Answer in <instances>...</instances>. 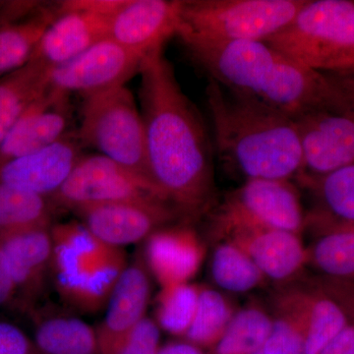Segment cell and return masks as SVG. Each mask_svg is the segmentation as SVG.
I'll return each instance as SVG.
<instances>
[{"mask_svg": "<svg viewBox=\"0 0 354 354\" xmlns=\"http://www.w3.org/2000/svg\"><path fill=\"white\" fill-rule=\"evenodd\" d=\"M109 18L95 14L57 10V17L46 28L32 58H38L51 68L66 64L109 38Z\"/></svg>", "mask_w": 354, "mask_h": 354, "instance_id": "obj_20", "label": "cell"}, {"mask_svg": "<svg viewBox=\"0 0 354 354\" xmlns=\"http://www.w3.org/2000/svg\"><path fill=\"white\" fill-rule=\"evenodd\" d=\"M143 257L150 274L165 288L190 283L201 269L206 247L189 225H165L146 239Z\"/></svg>", "mask_w": 354, "mask_h": 354, "instance_id": "obj_17", "label": "cell"}, {"mask_svg": "<svg viewBox=\"0 0 354 354\" xmlns=\"http://www.w3.org/2000/svg\"><path fill=\"white\" fill-rule=\"evenodd\" d=\"M0 354H41L36 344L20 328L0 321Z\"/></svg>", "mask_w": 354, "mask_h": 354, "instance_id": "obj_35", "label": "cell"}, {"mask_svg": "<svg viewBox=\"0 0 354 354\" xmlns=\"http://www.w3.org/2000/svg\"><path fill=\"white\" fill-rule=\"evenodd\" d=\"M51 272L60 297L68 304L91 272L113 248L99 241L82 223L51 225Z\"/></svg>", "mask_w": 354, "mask_h": 354, "instance_id": "obj_16", "label": "cell"}, {"mask_svg": "<svg viewBox=\"0 0 354 354\" xmlns=\"http://www.w3.org/2000/svg\"><path fill=\"white\" fill-rule=\"evenodd\" d=\"M308 248V265L329 278L354 279V227L324 228Z\"/></svg>", "mask_w": 354, "mask_h": 354, "instance_id": "obj_28", "label": "cell"}, {"mask_svg": "<svg viewBox=\"0 0 354 354\" xmlns=\"http://www.w3.org/2000/svg\"><path fill=\"white\" fill-rule=\"evenodd\" d=\"M349 315H351L353 317V321H351V322H354V305H353V306H351V310H349Z\"/></svg>", "mask_w": 354, "mask_h": 354, "instance_id": "obj_41", "label": "cell"}, {"mask_svg": "<svg viewBox=\"0 0 354 354\" xmlns=\"http://www.w3.org/2000/svg\"><path fill=\"white\" fill-rule=\"evenodd\" d=\"M140 101L149 174L165 201L187 218L215 194L213 149L201 114L185 95L164 50L144 58Z\"/></svg>", "mask_w": 354, "mask_h": 354, "instance_id": "obj_1", "label": "cell"}, {"mask_svg": "<svg viewBox=\"0 0 354 354\" xmlns=\"http://www.w3.org/2000/svg\"><path fill=\"white\" fill-rule=\"evenodd\" d=\"M160 330L155 320L146 317L125 335L109 354H158Z\"/></svg>", "mask_w": 354, "mask_h": 354, "instance_id": "obj_34", "label": "cell"}, {"mask_svg": "<svg viewBox=\"0 0 354 354\" xmlns=\"http://www.w3.org/2000/svg\"><path fill=\"white\" fill-rule=\"evenodd\" d=\"M57 15V6L13 17L0 11V77L21 68L32 59L46 28Z\"/></svg>", "mask_w": 354, "mask_h": 354, "instance_id": "obj_21", "label": "cell"}, {"mask_svg": "<svg viewBox=\"0 0 354 354\" xmlns=\"http://www.w3.org/2000/svg\"><path fill=\"white\" fill-rule=\"evenodd\" d=\"M51 67L32 58L21 68L0 77V144L30 106L50 86Z\"/></svg>", "mask_w": 354, "mask_h": 354, "instance_id": "obj_22", "label": "cell"}, {"mask_svg": "<svg viewBox=\"0 0 354 354\" xmlns=\"http://www.w3.org/2000/svg\"><path fill=\"white\" fill-rule=\"evenodd\" d=\"M302 153L298 178L325 176L354 165V113L321 109L293 118Z\"/></svg>", "mask_w": 354, "mask_h": 354, "instance_id": "obj_10", "label": "cell"}, {"mask_svg": "<svg viewBox=\"0 0 354 354\" xmlns=\"http://www.w3.org/2000/svg\"><path fill=\"white\" fill-rule=\"evenodd\" d=\"M51 225L28 228L0 237V249L16 291L18 301L29 306L44 290L51 272Z\"/></svg>", "mask_w": 354, "mask_h": 354, "instance_id": "obj_18", "label": "cell"}, {"mask_svg": "<svg viewBox=\"0 0 354 354\" xmlns=\"http://www.w3.org/2000/svg\"><path fill=\"white\" fill-rule=\"evenodd\" d=\"M265 43L322 73L354 69V2L306 0L290 24Z\"/></svg>", "mask_w": 354, "mask_h": 354, "instance_id": "obj_4", "label": "cell"}, {"mask_svg": "<svg viewBox=\"0 0 354 354\" xmlns=\"http://www.w3.org/2000/svg\"><path fill=\"white\" fill-rule=\"evenodd\" d=\"M76 135L81 145L95 149L152 183L147 167L143 118L125 86L84 97Z\"/></svg>", "mask_w": 354, "mask_h": 354, "instance_id": "obj_6", "label": "cell"}, {"mask_svg": "<svg viewBox=\"0 0 354 354\" xmlns=\"http://www.w3.org/2000/svg\"><path fill=\"white\" fill-rule=\"evenodd\" d=\"M80 146L71 132L37 152L0 162V183L50 200L82 156Z\"/></svg>", "mask_w": 354, "mask_h": 354, "instance_id": "obj_13", "label": "cell"}, {"mask_svg": "<svg viewBox=\"0 0 354 354\" xmlns=\"http://www.w3.org/2000/svg\"><path fill=\"white\" fill-rule=\"evenodd\" d=\"M81 223L106 245L122 248L148 239L178 215L162 200H138L77 209Z\"/></svg>", "mask_w": 354, "mask_h": 354, "instance_id": "obj_11", "label": "cell"}, {"mask_svg": "<svg viewBox=\"0 0 354 354\" xmlns=\"http://www.w3.org/2000/svg\"><path fill=\"white\" fill-rule=\"evenodd\" d=\"M138 200L167 202L152 183L99 153L81 156L50 202L57 208L76 212L97 205Z\"/></svg>", "mask_w": 354, "mask_h": 354, "instance_id": "obj_8", "label": "cell"}, {"mask_svg": "<svg viewBox=\"0 0 354 354\" xmlns=\"http://www.w3.org/2000/svg\"><path fill=\"white\" fill-rule=\"evenodd\" d=\"M150 297V272L141 256L128 264L109 298L108 311L97 329L100 354H109L125 335L146 318Z\"/></svg>", "mask_w": 354, "mask_h": 354, "instance_id": "obj_19", "label": "cell"}, {"mask_svg": "<svg viewBox=\"0 0 354 354\" xmlns=\"http://www.w3.org/2000/svg\"><path fill=\"white\" fill-rule=\"evenodd\" d=\"M211 274L218 288L232 293L248 292L267 281L250 257L228 239H223L214 250Z\"/></svg>", "mask_w": 354, "mask_h": 354, "instance_id": "obj_29", "label": "cell"}, {"mask_svg": "<svg viewBox=\"0 0 354 354\" xmlns=\"http://www.w3.org/2000/svg\"><path fill=\"white\" fill-rule=\"evenodd\" d=\"M181 41L209 80L290 118L321 109L351 111L327 74L304 66L265 41Z\"/></svg>", "mask_w": 354, "mask_h": 354, "instance_id": "obj_2", "label": "cell"}, {"mask_svg": "<svg viewBox=\"0 0 354 354\" xmlns=\"http://www.w3.org/2000/svg\"><path fill=\"white\" fill-rule=\"evenodd\" d=\"M50 200L0 183V237L51 225Z\"/></svg>", "mask_w": 354, "mask_h": 354, "instance_id": "obj_31", "label": "cell"}, {"mask_svg": "<svg viewBox=\"0 0 354 354\" xmlns=\"http://www.w3.org/2000/svg\"><path fill=\"white\" fill-rule=\"evenodd\" d=\"M236 225L301 235L307 225V215L297 188L291 180L247 179L227 195L215 216L216 234Z\"/></svg>", "mask_w": 354, "mask_h": 354, "instance_id": "obj_7", "label": "cell"}, {"mask_svg": "<svg viewBox=\"0 0 354 354\" xmlns=\"http://www.w3.org/2000/svg\"><path fill=\"white\" fill-rule=\"evenodd\" d=\"M272 315L258 304L237 309L212 354H255L271 335Z\"/></svg>", "mask_w": 354, "mask_h": 354, "instance_id": "obj_26", "label": "cell"}, {"mask_svg": "<svg viewBox=\"0 0 354 354\" xmlns=\"http://www.w3.org/2000/svg\"><path fill=\"white\" fill-rule=\"evenodd\" d=\"M70 95L48 86L0 144V162L57 143L70 134Z\"/></svg>", "mask_w": 354, "mask_h": 354, "instance_id": "obj_15", "label": "cell"}, {"mask_svg": "<svg viewBox=\"0 0 354 354\" xmlns=\"http://www.w3.org/2000/svg\"><path fill=\"white\" fill-rule=\"evenodd\" d=\"M128 264L123 249L113 248L94 271L88 274L69 304L87 313H95L106 307Z\"/></svg>", "mask_w": 354, "mask_h": 354, "instance_id": "obj_32", "label": "cell"}, {"mask_svg": "<svg viewBox=\"0 0 354 354\" xmlns=\"http://www.w3.org/2000/svg\"><path fill=\"white\" fill-rule=\"evenodd\" d=\"M34 342L41 354H100L97 330L74 317L51 316L39 321Z\"/></svg>", "mask_w": 354, "mask_h": 354, "instance_id": "obj_25", "label": "cell"}, {"mask_svg": "<svg viewBox=\"0 0 354 354\" xmlns=\"http://www.w3.org/2000/svg\"><path fill=\"white\" fill-rule=\"evenodd\" d=\"M216 153L247 179L291 180L302 171L295 120L215 81L206 88Z\"/></svg>", "mask_w": 354, "mask_h": 354, "instance_id": "obj_3", "label": "cell"}, {"mask_svg": "<svg viewBox=\"0 0 354 354\" xmlns=\"http://www.w3.org/2000/svg\"><path fill=\"white\" fill-rule=\"evenodd\" d=\"M255 354H266V353L264 351H263V348H262V349H261L260 351H258V353H255Z\"/></svg>", "mask_w": 354, "mask_h": 354, "instance_id": "obj_42", "label": "cell"}, {"mask_svg": "<svg viewBox=\"0 0 354 354\" xmlns=\"http://www.w3.org/2000/svg\"><path fill=\"white\" fill-rule=\"evenodd\" d=\"M298 183L314 193L321 209L312 216L310 223L328 227H354V165L342 167L314 178H298Z\"/></svg>", "mask_w": 354, "mask_h": 354, "instance_id": "obj_23", "label": "cell"}, {"mask_svg": "<svg viewBox=\"0 0 354 354\" xmlns=\"http://www.w3.org/2000/svg\"><path fill=\"white\" fill-rule=\"evenodd\" d=\"M306 0H181L178 37L206 43L266 41L290 24Z\"/></svg>", "mask_w": 354, "mask_h": 354, "instance_id": "obj_5", "label": "cell"}, {"mask_svg": "<svg viewBox=\"0 0 354 354\" xmlns=\"http://www.w3.org/2000/svg\"><path fill=\"white\" fill-rule=\"evenodd\" d=\"M144 57L111 38L102 39L66 64L51 69L50 86L84 97L123 87L139 74Z\"/></svg>", "mask_w": 354, "mask_h": 354, "instance_id": "obj_9", "label": "cell"}, {"mask_svg": "<svg viewBox=\"0 0 354 354\" xmlns=\"http://www.w3.org/2000/svg\"><path fill=\"white\" fill-rule=\"evenodd\" d=\"M319 354H354V322H351Z\"/></svg>", "mask_w": 354, "mask_h": 354, "instance_id": "obj_37", "label": "cell"}, {"mask_svg": "<svg viewBox=\"0 0 354 354\" xmlns=\"http://www.w3.org/2000/svg\"><path fill=\"white\" fill-rule=\"evenodd\" d=\"M180 27L181 0H127L109 18V38L145 58L164 50Z\"/></svg>", "mask_w": 354, "mask_h": 354, "instance_id": "obj_12", "label": "cell"}, {"mask_svg": "<svg viewBox=\"0 0 354 354\" xmlns=\"http://www.w3.org/2000/svg\"><path fill=\"white\" fill-rule=\"evenodd\" d=\"M216 234L241 247L267 281L290 283L308 265V248L300 234L248 225L225 228Z\"/></svg>", "mask_w": 354, "mask_h": 354, "instance_id": "obj_14", "label": "cell"}, {"mask_svg": "<svg viewBox=\"0 0 354 354\" xmlns=\"http://www.w3.org/2000/svg\"><path fill=\"white\" fill-rule=\"evenodd\" d=\"M326 74L339 88L349 111L354 113V69Z\"/></svg>", "mask_w": 354, "mask_h": 354, "instance_id": "obj_38", "label": "cell"}, {"mask_svg": "<svg viewBox=\"0 0 354 354\" xmlns=\"http://www.w3.org/2000/svg\"><path fill=\"white\" fill-rule=\"evenodd\" d=\"M351 322L348 309L339 300L323 291L307 290L304 354L320 353Z\"/></svg>", "mask_w": 354, "mask_h": 354, "instance_id": "obj_30", "label": "cell"}, {"mask_svg": "<svg viewBox=\"0 0 354 354\" xmlns=\"http://www.w3.org/2000/svg\"><path fill=\"white\" fill-rule=\"evenodd\" d=\"M199 292L200 286L190 283L160 288L155 309L160 329L184 339L196 312Z\"/></svg>", "mask_w": 354, "mask_h": 354, "instance_id": "obj_33", "label": "cell"}, {"mask_svg": "<svg viewBox=\"0 0 354 354\" xmlns=\"http://www.w3.org/2000/svg\"><path fill=\"white\" fill-rule=\"evenodd\" d=\"M307 290L281 293L274 304L271 335L263 348L266 354H304Z\"/></svg>", "mask_w": 354, "mask_h": 354, "instance_id": "obj_24", "label": "cell"}, {"mask_svg": "<svg viewBox=\"0 0 354 354\" xmlns=\"http://www.w3.org/2000/svg\"><path fill=\"white\" fill-rule=\"evenodd\" d=\"M127 0H66L57 4L58 11H83L111 18L122 8Z\"/></svg>", "mask_w": 354, "mask_h": 354, "instance_id": "obj_36", "label": "cell"}, {"mask_svg": "<svg viewBox=\"0 0 354 354\" xmlns=\"http://www.w3.org/2000/svg\"><path fill=\"white\" fill-rule=\"evenodd\" d=\"M236 310L232 300L225 293L200 286L196 312L184 341L203 351H212L225 334Z\"/></svg>", "mask_w": 354, "mask_h": 354, "instance_id": "obj_27", "label": "cell"}, {"mask_svg": "<svg viewBox=\"0 0 354 354\" xmlns=\"http://www.w3.org/2000/svg\"><path fill=\"white\" fill-rule=\"evenodd\" d=\"M16 301H18L17 291L0 249V308L15 304Z\"/></svg>", "mask_w": 354, "mask_h": 354, "instance_id": "obj_39", "label": "cell"}, {"mask_svg": "<svg viewBox=\"0 0 354 354\" xmlns=\"http://www.w3.org/2000/svg\"><path fill=\"white\" fill-rule=\"evenodd\" d=\"M158 354H206L202 348H198L190 342H174L160 346Z\"/></svg>", "mask_w": 354, "mask_h": 354, "instance_id": "obj_40", "label": "cell"}]
</instances>
